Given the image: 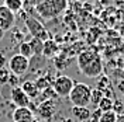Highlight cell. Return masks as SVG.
<instances>
[{"label": "cell", "instance_id": "6da1fadb", "mask_svg": "<svg viewBox=\"0 0 124 122\" xmlns=\"http://www.w3.org/2000/svg\"><path fill=\"white\" fill-rule=\"evenodd\" d=\"M78 66L86 77H99L103 73V62L100 55L94 51H85L78 56Z\"/></svg>", "mask_w": 124, "mask_h": 122}, {"label": "cell", "instance_id": "7a4b0ae2", "mask_svg": "<svg viewBox=\"0 0 124 122\" xmlns=\"http://www.w3.org/2000/svg\"><path fill=\"white\" fill-rule=\"evenodd\" d=\"M34 7L37 14L48 20L62 14L68 7V0H39Z\"/></svg>", "mask_w": 124, "mask_h": 122}, {"label": "cell", "instance_id": "3957f363", "mask_svg": "<svg viewBox=\"0 0 124 122\" xmlns=\"http://www.w3.org/2000/svg\"><path fill=\"white\" fill-rule=\"evenodd\" d=\"M90 94H92L90 86L80 81V83H75L68 98L73 107H87L90 104Z\"/></svg>", "mask_w": 124, "mask_h": 122}, {"label": "cell", "instance_id": "277c9868", "mask_svg": "<svg viewBox=\"0 0 124 122\" xmlns=\"http://www.w3.org/2000/svg\"><path fill=\"white\" fill-rule=\"evenodd\" d=\"M24 23H25V27L30 32L31 38H38L41 41H48L49 38V34L48 31L44 28V25L39 23L37 18H34L32 15L30 14H25L24 15Z\"/></svg>", "mask_w": 124, "mask_h": 122}, {"label": "cell", "instance_id": "5b68a950", "mask_svg": "<svg viewBox=\"0 0 124 122\" xmlns=\"http://www.w3.org/2000/svg\"><path fill=\"white\" fill-rule=\"evenodd\" d=\"M8 70L10 73H13L16 76H23L24 73H27V70L30 68V59L25 58L23 55L17 54V55H13L10 59H8Z\"/></svg>", "mask_w": 124, "mask_h": 122}, {"label": "cell", "instance_id": "8992f818", "mask_svg": "<svg viewBox=\"0 0 124 122\" xmlns=\"http://www.w3.org/2000/svg\"><path fill=\"white\" fill-rule=\"evenodd\" d=\"M73 86H75V81L70 77L61 75V76L55 77L54 83H52V88L58 97H69Z\"/></svg>", "mask_w": 124, "mask_h": 122}, {"label": "cell", "instance_id": "52a82bcc", "mask_svg": "<svg viewBox=\"0 0 124 122\" xmlns=\"http://www.w3.org/2000/svg\"><path fill=\"white\" fill-rule=\"evenodd\" d=\"M16 24V14L10 11L6 6H0V28L4 31H8L14 27Z\"/></svg>", "mask_w": 124, "mask_h": 122}, {"label": "cell", "instance_id": "ba28073f", "mask_svg": "<svg viewBox=\"0 0 124 122\" xmlns=\"http://www.w3.org/2000/svg\"><path fill=\"white\" fill-rule=\"evenodd\" d=\"M13 122H32L34 121V111L30 107H16L13 111Z\"/></svg>", "mask_w": 124, "mask_h": 122}, {"label": "cell", "instance_id": "9c48e42d", "mask_svg": "<svg viewBox=\"0 0 124 122\" xmlns=\"http://www.w3.org/2000/svg\"><path fill=\"white\" fill-rule=\"evenodd\" d=\"M11 101L16 107H28L31 102V98L23 91V88L18 86V87H13L11 90Z\"/></svg>", "mask_w": 124, "mask_h": 122}, {"label": "cell", "instance_id": "30bf717a", "mask_svg": "<svg viewBox=\"0 0 124 122\" xmlns=\"http://www.w3.org/2000/svg\"><path fill=\"white\" fill-rule=\"evenodd\" d=\"M38 114L41 116V119H51L55 114V104L52 100L48 101H42L38 104Z\"/></svg>", "mask_w": 124, "mask_h": 122}, {"label": "cell", "instance_id": "8fae6325", "mask_svg": "<svg viewBox=\"0 0 124 122\" xmlns=\"http://www.w3.org/2000/svg\"><path fill=\"white\" fill-rule=\"evenodd\" d=\"M70 114H72V116H73L75 119H78L79 122H86V121L90 119L92 111L87 107H72Z\"/></svg>", "mask_w": 124, "mask_h": 122}, {"label": "cell", "instance_id": "7c38bea8", "mask_svg": "<svg viewBox=\"0 0 124 122\" xmlns=\"http://www.w3.org/2000/svg\"><path fill=\"white\" fill-rule=\"evenodd\" d=\"M20 87L23 88V91L25 93V94H27L31 100H32V98H37V97L39 95V90L37 88V84L34 83V81H31V80L24 81Z\"/></svg>", "mask_w": 124, "mask_h": 122}, {"label": "cell", "instance_id": "4fadbf2b", "mask_svg": "<svg viewBox=\"0 0 124 122\" xmlns=\"http://www.w3.org/2000/svg\"><path fill=\"white\" fill-rule=\"evenodd\" d=\"M58 51H59V48H58V45H56V42H55V41H52V39L44 41L42 55H44L45 58H51V56H54Z\"/></svg>", "mask_w": 124, "mask_h": 122}, {"label": "cell", "instance_id": "5bb4252c", "mask_svg": "<svg viewBox=\"0 0 124 122\" xmlns=\"http://www.w3.org/2000/svg\"><path fill=\"white\" fill-rule=\"evenodd\" d=\"M28 44L31 46V51H32V55L34 56H39L42 55V46H44V41H41L38 38H31L28 41Z\"/></svg>", "mask_w": 124, "mask_h": 122}, {"label": "cell", "instance_id": "9a60e30c", "mask_svg": "<svg viewBox=\"0 0 124 122\" xmlns=\"http://www.w3.org/2000/svg\"><path fill=\"white\" fill-rule=\"evenodd\" d=\"M23 4L24 1L23 0H4V6L10 10V11H13V13H18L21 8H23Z\"/></svg>", "mask_w": 124, "mask_h": 122}, {"label": "cell", "instance_id": "2e32d148", "mask_svg": "<svg viewBox=\"0 0 124 122\" xmlns=\"http://www.w3.org/2000/svg\"><path fill=\"white\" fill-rule=\"evenodd\" d=\"M113 105H114L113 98H110V97H103V98L100 100V102H99V105L96 108H99L101 112H107V111H111V109H113Z\"/></svg>", "mask_w": 124, "mask_h": 122}, {"label": "cell", "instance_id": "e0dca14e", "mask_svg": "<svg viewBox=\"0 0 124 122\" xmlns=\"http://www.w3.org/2000/svg\"><path fill=\"white\" fill-rule=\"evenodd\" d=\"M39 102H42V101H48V100H52L54 101V98H56L58 95L55 94L54 88L52 87H48V88H45V90H42V91H39Z\"/></svg>", "mask_w": 124, "mask_h": 122}, {"label": "cell", "instance_id": "ac0fdd59", "mask_svg": "<svg viewBox=\"0 0 124 122\" xmlns=\"http://www.w3.org/2000/svg\"><path fill=\"white\" fill-rule=\"evenodd\" d=\"M104 97V94L101 90L99 88H92V94H90V104H93L94 107H97L99 105V102H100V100Z\"/></svg>", "mask_w": 124, "mask_h": 122}, {"label": "cell", "instance_id": "d6986e66", "mask_svg": "<svg viewBox=\"0 0 124 122\" xmlns=\"http://www.w3.org/2000/svg\"><path fill=\"white\" fill-rule=\"evenodd\" d=\"M18 54L23 55V56H25V58H28V59H30L31 56H34V55H32V51H31L30 44L25 42V41H23V42L18 45Z\"/></svg>", "mask_w": 124, "mask_h": 122}, {"label": "cell", "instance_id": "ffe728a7", "mask_svg": "<svg viewBox=\"0 0 124 122\" xmlns=\"http://www.w3.org/2000/svg\"><path fill=\"white\" fill-rule=\"evenodd\" d=\"M117 118H118V114H116L111 109V111H107V112H103L101 116L99 118V122H117Z\"/></svg>", "mask_w": 124, "mask_h": 122}, {"label": "cell", "instance_id": "44dd1931", "mask_svg": "<svg viewBox=\"0 0 124 122\" xmlns=\"http://www.w3.org/2000/svg\"><path fill=\"white\" fill-rule=\"evenodd\" d=\"M8 77H10V70L6 68L0 69V84H7Z\"/></svg>", "mask_w": 124, "mask_h": 122}, {"label": "cell", "instance_id": "7402d4cb", "mask_svg": "<svg viewBox=\"0 0 124 122\" xmlns=\"http://www.w3.org/2000/svg\"><path fill=\"white\" fill-rule=\"evenodd\" d=\"M108 83H110L108 77L107 76H101L100 80H99V83H97V87H96V88H99V90H101V91H104V90L108 87Z\"/></svg>", "mask_w": 124, "mask_h": 122}, {"label": "cell", "instance_id": "603a6c76", "mask_svg": "<svg viewBox=\"0 0 124 122\" xmlns=\"http://www.w3.org/2000/svg\"><path fill=\"white\" fill-rule=\"evenodd\" d=\"M18 83H20V79H18V76H16V75H13V73H10V77H8L7 84L13 86V87H18V86H17Z\"/></svg>", "mask_w": 124, "mask_h": 122}, {"label": "cell", "instance_id": "cb8c5ba5", "mask_svg": "<svg viewBox=\"0 0 124 122\" xmlns=\"http://www.w3.org/2000/svg\"><path fill=\"white\" fill-rule=\"evenodd\" d=\"M101 114H103V112H101L100 109H99V108H96V109L92 112V115H90V119H92L93 122H99V118L101 116Z\"/></svg>", "mask_w": 124, "mask_h": 122}, {"label": "cell", "instance_id": "d4e9b609", "mask_svg": "<svg viewBox=\"0 0 124 122\" xmlns=\"http://www.w3.org/2000/svg\"><path fill=\"white\" fill-rule=\"evenodd\" d=\"M7 59H6V56L3 54H0V69H3V68H6V63H7Z\"/></svg>", "mask_w": 124, "mask_h": 122}, {"label": "cell", "instance_id": "484cf974", "mask_svg": "<svg viewBox=\"0 0 124 122\" xmlns=\"http://www.w3.org/2000/svg\"><path fill=\"white\" fill-rule=\"evenodd\" d=\"M117 90L121 93V94H124V79H123V80H120V81L117 83Z\"/></svg>", "mask_w": 124, "mask_h": 122}, {"label": "cell", "instance_id": "4316f807", "mask_svg": "<svg viewBox=\"0 0 124 122\" xmlns=\"http://www.w3.org/2000/svg\"><path fill=\"white\" fill-rule=\"evenodd\" d=\"M117 122H124V114L118 115V118H117Z\"/></svg>", "mask_w": 124, "mask_h": 122}, {"label": "cell", "instance_id": "83f0119b", "mask_svg": "<svg viewBox=\"0 0 124 122\" xmlns=\"http://www.w3.org/2000/svg\"><path fill=\"white\" fill-rule=\"evenodd\" d=\"M3 38H4V31H3L1 28H0V41H1Z\"/></svg>", "mask_w": 124, "mask_h": 122}, {"label": "cell", "instance_id": "f1b7e54d", "mask_svg": "<svg viewBox=\"0 0 124 122\" xmlns=\"http://www.w3.org/2000/svg\"><path fill=\"white\" fill-rule=\"evenodd\" d=\"M32 122H45L44 119H41V118H34V121Z\"/></svg>", "mask_w": 124, "mask_h": 122}, {"label": "cell", "instance_id": "f546056e", "mask_svg": "<svg viewBox=\"0 0 124 122\" xmlns=\"http://www.w3.org/2000/svg\"><path fill=\"white\" fill-rule=\"evenodd\" d=\"M31 3H32V4H34V6H35V4H37V3H38L39 0H30Z\"/></svg>", "mask_w": 124, "mask_h": 122}, {"label": "cell", "instance_id": "4dcf8cb0", "mask_svg": "<svg viewBox=\"0 0 124 122\" xmlns=\"http://www.w3.org/2000/svg\"><path fill=\"white\" fill-rule=\"evenodd\" d=\"M62 122H73V121H72L70 118H68V119H63V121H62Z\"/></svg>", "mask_w": 124, "mask_h": 122}, {"label": "cell", "instance_id": "1f68e13d", "mask_svg": "<svg viewBox=\"0 0 124 122\" xmlns=\"http://www.w3.org/2000/svg\"><path fill=\"white\" fill-rule=\"evenodd\" d=\"M121 101H123V102H124V94H123V95H121Z\"/></svg>", "mask_w": 124, "mask_h": 122}, {"label": "cell", "instance_id": "d6a6232c", "mask_svg": "<svg viewBox=\"0 0 124 122\" xmlns=\"http://www.w3.org/2000/svg\"><path fill=\"white\" fill-rule=\"evenodd\" d=\"M1 4H3V0H0V6H1Z\"/></svg>", "mask_w": 124, "mask_h": 122}, {"label": "cell", "instance_id": "836d02e7", "mask_svg": "<svg viewBox=\"0 0 124 122\" xmlns=\"http://www.w3.org/2000/svg\"><path fill=\"white\" fill-rule=\"evenodd\" d=\"M123 114H124V111H123Z\"/></svg>", "mask_w": 124, "mask_h": 122}]
</instances>
